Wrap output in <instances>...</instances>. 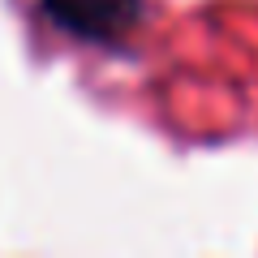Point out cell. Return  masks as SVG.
Returning <instances> with one entry per match:
<instances>
[{"mask_svg": "<svg viewBox=\"0 0 258 258\" xmlns=\"http://www.w3.org/2000/svg\"><path fill=\"white\" fill-rule=\"evenodd\" d=\"M39 9L82 43H120L142 22V0H39Z\"/></svg>", "mask_w": 258, "mask_h": 258, "instance_id": "obj_1", "label": "cell"}]
</instances>
